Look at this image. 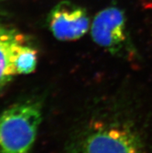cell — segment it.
I'll list each match as a JSON object with an SVG mask.
<instances>
[{
	"label": "cell",
	"instance_id": "obj_1",
	"mask_svg": "<svg viewBox=\"0 0 152 153\" xmlns=\"http://www.w3.org/2000/svg\"><path fill=\"white\" fill-rule=\"evenodd\" d=\"M42 120L39 102L16 103L0 112V153H30Z\"/></svg>",
	"mask_w": 152,
	"mask_h": 153
},
{
	"label": "cell",
	"instance_id": "obj_2",
	"mask_svg": "<svg viewBox=\"0 0 152 153\" xmlns=\"http://www.w3.org/2000/svg\"><path fill=\"white\" fill-rule=\"evenodd\" d=\"M91 35L96 45L113 55L133 57L134 49L127 18L117 6H109L99 12L91 23Z\"/></svg>",
	"mask_w": 152,
	"mask_h": 153
},
{
	"label": "cell",
	"instance_id": "obj_3",
	"mask_svg": "<svg viewBox=\"0 0 152 153\" xmlns=\"http://www.w3.org/2000/svg\"><path fill=\"white\" fill-rule=\"evenodd\" d=\"M81 153H142L136 134L119 123L96 126L85 136Z\"/></svg>",
	"mask_w": 152,
	"mask_h": 153
},
{
	"label": "cell",
	"instance_id": "obj_4",
	"mask_svg": "<svg viewBox=\"0 0 152 153\" xmlns=\"http://www.w3.org/2000/svg\"><path fill=\"white\" fill-rule=\"evenodd\" d=\"M47 25L56 39L72 41L81 38L88 32L90 19L83 7L68 1H62L49 13Z\"/></svg>",
	"mask_w": 152,
	"mask_h": 153
},
{
	"label": "cell",
	"instance_id": "obj_5",
	"mask_svg": "<svg viewBox=\"0 0 152 153\" xmlns=\"http://www.w3.org/2000/svg\"><path fill=\"white\" fill-rule=\"evenodd\" d=\"M24 41L23 35L15 29L0 24V91L16 76L13 67L14 51Z\"/></svg>",
	"mask_w": 152,
	"mask_h": 153
},
{
	"label": "cell",
	"instance_id": "obj_6",
	"mask_svg": "<svg viewBox=\"0 0 152 153\" xmlns=\"http://www.w3.org/2000/svg\"><path fill=\"white\" fill-rule=\"evenodd\" d=\"M38 54L37 51L27 43H19L13 54V67L16 76L28 75L33 72L37 68Z\"/></svg>",
	"mask_w": 152,
	"mask_h": 153
}]
</instances>
